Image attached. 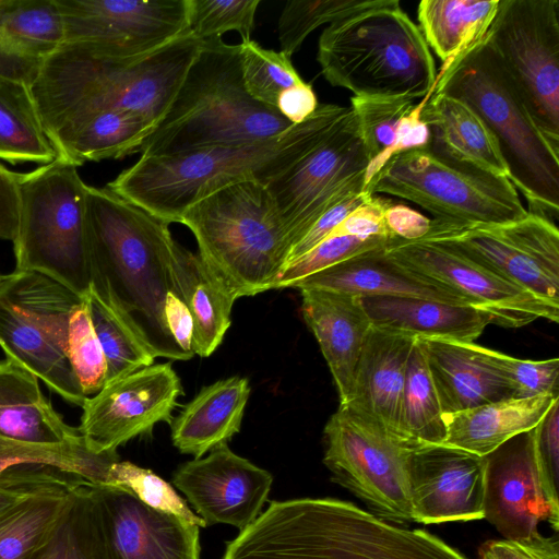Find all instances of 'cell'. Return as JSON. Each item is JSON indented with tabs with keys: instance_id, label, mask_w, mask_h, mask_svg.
<instances>
[{
	"instance_id": "6da1fadb",
	"label": "cell",
	"mask_w": 559,
	"mask_h": 559,
	"mask_svg": "<svg viewBox=\"0 0 559 559\" xmlns=\"http://www.w3.org/2000/svg\"><path fill=\"white\" fill-rule=\"evenodd\" d=\"M203 40L189 31L141 57L117 58L62 43L31 85L44 129L57 151L91 116L128 111L153 128L171 104Z\"/></svg>"
},
{
	"instance_id": "7a4b0ae2",
	"label": "cell",
	"mask_w": 559,
	"mask_h": 559,
	"mask_svg": "<svg viewBox=\"0 0 559 559\" xmlns=\"http://www.w3.org/2000/svg\"><path fill=\"white\" fill-rule=\"evenodd\" d=\"M86 212L93 287L155 358L190 359L165 320L166 297L175 294L169 223L107 187H87Z\"/></svg>"
},
{
	"instance_id": "3957f363",
	"label": "cell",
	"mask_w": 559,
	"mask_h": 559,
	"mask_svg": "<svg viewBox=\"0 0 559 559\" xmlns=\"http://www.w3.org/2000/svg\"><path fill=\"white\" fill-rule=\"evenodd\" d=\"M222 559H467L439 537L335 498L272 501Z\"/></svg>"
},
{
	"instance_id": "277c9868",
	"label": "cell",
	"mask_w": 559,
	"mask_h": 559,
	"mask_svg": "<svg viewBox=\"0 0 559 559\" xmlns=\"http://www.w3.org/2000/svg\"><path fill=\"white\" fill-rule=\"evenodd\" d=\"M345 106L319 104L305 121L265 141L140 156L107 188L167 223L203 198L234 183L266 185L300 159L333 126Z\"/></svg>"
},
{
	"instance_id": "5b68a950",
	"label": "cell",
	"mask_w": 559,
	"mask_h": 559,
	"mask_svg": "<svg viewBox=\"0 0 559 559\" xmlns=\"http://www.w3.org/2000/svg\"><path fill=\"white\" fill-rule=\"evenodd\" d=\"M277 109L247 91L240 46L203 40L166 114L143 141L141 156H167L276 138L292 128Z\"/></svg>"
},
{
	"instance_id": "8992f818",
	"label": "cell",
	"mask_w": 559,
	"mask_h": 559,
	"mask_svg": "<svg viewBox=\"0 0 559 559\" xmlns=\"http://www.w3.org/2000/svg\"><path fill=\"white\" fill-rule=\"evenodd\" d=\"M432 93L464 102L483 119L498 141L510 181L527 201V212L555 223L559 146L535 123L485 36L437 72Z\"/></svg>"
},
{
	"instance_id": "52a82bcc",
	"label": "cell",
	"mask_w": 559,
	"mask_h": 559,
	"mask_svg": "<svg viewBox=\"0 0 559 559\" xmlns=\"http://www.w3.org/2000/svg\"><path fill=\"white\" fill-rule=\"evenodd\" d=\"M317 60L331 85L354 96L423 99L437 78L430 48L399 0L326 26Z\"/></svg>"
},
{
	"instance_id": "ba28073f",
	"label": "cell",
	"mask_w": 559,
	"mask_h": 559,
	"mask_svg": "<svg viewBox=\"0 0 559 559\" xmlns=\"http://www.w3.org/2000/svg\"><path fill=\"white\" fill-rule=\"evenodd\" d=\"M181 224L198 254L238 299L274 288L292 250L265 185L242 181L191 205Z\"/></svg>"
},
{
	"instance_id": "9c48e42d",
	"label": "cell",
	"mask_w": 559,
	"mask_h": 559,
	"mask_svg": "<svg viewBox=\"0 0 559 559\" xmlns=\"http://www.w3.org/2000/svg\"><path fill=\"white\" fill-rule=\"evenodd\" d=\"M78 166L60 157L17 174L16 271L45 274L84 298L92 282L86 192Z\"/></svg>"
},
{
	"instance_id": "30bf717a",
	"label": "cell",
	"mask_w": 559,
	"mask_h": 559,
	"mask_svg": "<svg viewBox=\"0 0 559 559\" xmlns=\"http://www.w3.org/2000/svg\"><path fill=\"white\" fill-rule=\"evenodd\" d=\"M82 300L63 284L33 271L14 270L4 275L0 288V347L7 358L81 407L86 396L68 356V331Z\"/></svg>"
},
{
	"instance_id": "8fae6325",
	"label": "cell",
	"mask_w": 559,
	"mask_h": 559,
	"mask_svg": "<svg viewBox=\"0 0 559 559\" xmlns=\"http://www.w3.org/2000/svg\"><path fill=\"white\" fill-rule=\"evenodd\" d=\"M364 191L415 203L433 218L499 225L527 215L508 177L451 162L426 146L391 157Z\"/></svg>"
},
{
	"instance_id": "7c38bea8",
	"label": "cell",
	"mask_w": 559,
	"mask_h": 559,
	"mask_svg": "<svg viewBox=\"0 0 559 559\" xmlns=\"http://www.w3.org/2000/svg\"><path fill=\"white\" fill-rule=\"evenodd\" d=\"M323 436V463L332 481L379 519L396 525L413 522L406 464L409 452L421 444L394 435L349 404H340Z\"/></svg>"
},
{
	"instance_id": "4fadbf2b",
	"label": "cell",
	"mask_w": 559,
	"mask_h": 559,
	"mask_svg": "<svg viewBox=\"0 0 559 559\" xmlns=\"http://www.w3.org/2000/svg\"><path fill=\"white\" fill-rule=\"evenodd\" d=\"M368 164L356 116L345 106L318 143L265 185L292 249L328 209L364 191Z\"/></svg>"
},
{
	"instance_id": "5bb4252c",
	"label": "cell",
	"mask_w": 559,
	"mask_h": 559,
	"mask_svg": "<svg viewBox=\"0 0 559 559\" xmlns=\"http://www.w3.org/2000/svg\"><path fill=\"white\" fill-rule=\"evenodd\" d=\"M485 38L535 123L559 146V0H499Z\"/></svg>"
},
{
	"instance_id": "9a60e30c",
	"label": "cell",
	"mask_w": 559,
	"mask_h": 559,
	"mask_svg": "<svg viewBox=\"0 0 559 559\" xmlns=\"http://www.w3.org/2000/svg\"><path fill=\"white\" fill-rule=\"evenodd\" d=\"M63 43L106 56L148 55L189 31L187 0H55Z\"/></svg>"
},
{
	"instance_id": "2e32d148",
	"label": "cell",
	"mask_w": 559,
	"mask_h": 559,
	"mask_svg": "<svg viewBox=\"0 0 559 559\" xmlns=\"http://www.w3.org/2000/svg\"><path fill=\"white\" fill-rule=\"evenodd\" d=\"M385 250L404 266L449 287L472 307L489 313L493 324L520 328L538 318L558 322L559 306L535 297L440 243L394 237Z\"/></svg>"
},
{
	"instance_id": "e0dca14e",
	"label": "cell",
	"mask_w": 559,
	"mask_h": 559,
	"mask_svg": "<svg viewBox=\"0 0 559 559\" xmlns=\"http://www.w3.org/2000/svg\"><path fill=\"white\" fill-rule=\"evenodd\" d=\"M182 394L173 366L153 364L86 397L79 432L94 452L117 451L135 437L151 435L160 421L170 425L177 399Z\"/></svg>"
},
{
	"instance_id": "ac0fdd59",
	"label": "cell",
	"mask_w": 559,
	"mask_h": 559,
	"mask_svg": "<svg viewBox=\"0 0 559 559\" xmlns=\"http://www.w3.org/2000/svg\"><path fill=\"white\" fill-rule=\"evenodd\" d=\"M173 483L206 526L228 524L242 531L259 516L273 476L225 443L203 459L180 465Z\"/></svg>"
},
{
	"instance_id": "d6986e66",
	"label": "cell",
	"mask_w": 559,
	"mask_h": 559,
	"mask_svg": "<svg viewBox=\"0 0 559 559\" xmlns=\"http://www.w3.org/2000/svg\"><path fill=\"white\" fill-rule=\"evenodd\" d=\"M406 471L413 522L484 518V456L445 444H424L409 452Z\"/></svg>"
},
{
	"instance_id": "ffe728a7",
	"label": "cell",
	"mask_w": 559,
	"mask_h": 559,
	"mask_svg": "<svg viewBox=\"0 0 559 559\" xmlns=\"http://www.w3.org/2000/svg\"><path fill=\"white\" fill-rule=\"evenodd\" d=\"M484 459V518L504 539L535 537L540 521L558 532L559 514L548 504L538 477L534 428L506 441Z\"/></svg>"
},
{
	"instance_id": "44dd1931",
	"label": "cell",
	"mask_w": 559,
	"mask_h": 559,
	"mask_svg": "<svg viewBox=\"0 0 559 559\" xmlns=\"http://www.w3.org/2000/svg\"><path fill=\"white\" fill-rule=\"evenodd\" d=\"M97 489L118 559H200L199 526L152 509L123 486Z\"/></svg>"
},
{
	"instance_id": "7402d4cb",
	"label": "cell",
	"mask_w": 559,
	"mask_h": 559,
	"mask_svg": "<svg viewBox=\"0 0 559 559\" xmlns=\"http://www.w3.org/2000/svg\"><path fill=\"white\" fill-rule=\"evenodd\" d=\"M119 461L117 451L94 452L83 438L59 445L0 438V485L33 488L109 485L112 467Z\"/></svg>"
},
{
	"instance_id": "603a6c76",
	"label": "cell",
	"mask_w": 559,
	"mask_h": 559,
	"mask_svg": "<svg viewBox=\"0 0 559 559\" xmlns=\"http://www.w3.org/2000/svg\"><path fill=\"white\" fill-rule=\"evenodd\" d=\"M507 224L431 218L428 233L419 240L440 243L535 297L559 306V284L551 282L519 248Z\"/></svg>"
},
{
	"instance_id": "cb8c5ba5",
	"label": "cell",
	"mask_w": 559,
	"mask_h": 559,
	"mask_svg": "<svg viewBox=\"0 0 559 559\" xmlns=\"http://www.w3.org/2000/svg\"><path fill=\"white\" fill-rule=\"evenodd\" d=\"M299 290L304 320L329 366L340 404H346L353 396L355 370L372 324L360 296L325 289Z\"/></svg>"
},
{
	"instance_id": "d4e9b609",
	"label": "cell",
	"mask_w": 559,
	"mask_h": 559,
	"mask_svg": "<svg viewBox=\"0 0 559 559\" xmlns=\"http://www.w3.org/2000/svg\"><path fill=\"white\" fill-rule=\"evenodd\" d=\"M385 247L355 255L299 280L292 287L343 292L360 297H406L471 306L449 287L401 264L386 252Z\"/></svg>"
},
{
	"instance_id": "484cf974",
	"label": "cell",
	"mask_w": 559,
	"mask_h": 559,
	"mask_svg": "<svg viewBox=\"0 0 559 559\" xmlns=\"http://www.w3.org/2000/svg\"><path fill=\"white\" fill-rule=\"evenodd\" d=\"M415 341L371 326L355 370L353 396L346 403L379 420L403 439L401 405L407 362Z\"/></svg>"
},
{
	"instance_id": "4316f807",
	"label": "cell",
	"mask_w": 559,
	"mask_h": 559,
	"mask_svg": "<svg viewBox=\"0 0 559 559\" xmlns=\"http://www.w3.org/2000/svg\"><path fill=\"white\" fill-rule=\"evenodd\" d=\"M63 43L55 0H0V79L31 87Z\"/></svg>"
},
{
	"instance_id": "83f0119b",
	"label": "cell",
	"mask_w": 559,
	"mask_h": 559,
	"mask_svg": "<svg viewBox=\"0 0 559 559\" xmlns=\"http://www.w3.org/2000/svg\"><path fill=\"white\" fill-rule=\"evenodd\" d=\"M360 301L372 326L415 340L474 343L493 324L489 313L471 306L392 296H365Z\"/></svg>"
},
{
	"instance_id": "f1b7e54d",
	"label": "cell",
	"mask_w": 559,
	"mask_h": 559,
	"mask_svg": "<svg viewBox=\"0 0 559 559\" xmlns=\"http://www.w3.org/2000/svg\"><path fill=\"white\" fill-rule=\"evenodd\" d=\"M417 341L425 353L443 415L514 399L510 384L484 361L471 343Z\"/></svg>"
},
{
	"instance_id": "f546056e",
	"label": "cell",
	"mask_w": 559,
	"mask_h": 559,
	"mask_svg": "<svg viewBox=\"0 0 559 559\" xmlns=\"http://www.w3.org/2000/svg\"><path fill=\"white\" fill-rule=\"evenodd\" d=\"M420 117L429 129L426 147L432 153L451 162L509 178L496 136L464 102L431 93Z\"/></svg>"
},
{
	"instance_id": "4dcf8cb0",
	"label": "cell",
	"mask_w": 559,
	"mask_h": 559,
	"mask_svg": "<svg viewBox=\"0 0 559 559\" xmlns=\"http://www.w3.org/2000/svg\"><path fill=\"white\" fill-rule=\"evenodd\" d=\"M0 438L38 445L82 439L55 411L38 379L8 358L0 360Z\"/></svg>"
},
{
	"instance_id": "1f68e13d",
	"label": "cell",
	"mask_w": 559,
	"mask_h": 559,
	"mask_svg": "<svg viewBox=\"0 0 559 559\" xmlns=\"http://www.w3.org/2000/svg\"><path fill=\"white\" fill-rule=\"evenodd\" d=\"M249 395V381L239 376L202 388L170 423L173 444L200 459L227 443L241 428Z\"/></svg>"
},
{
	"instance_id": "d6a6232c",
	"label": "cell",
	"mask_w": 559,
	"mask_h": 559,
	"mask_svg": "<svg viewBox=\"0 0 559 559\" xmlns=\"http://www.w3.org/2000/svg\"><path fill=\"white\" fill-rule=\"evenodd\" d=\"M559 393L509 399L453 414H444L442 444L485 456L511 438L537 426Z\"/></svg>"
},
{
	"instance_id": "836d02e7",
	"label": "cell",
	"mask_w": 559,
	"mask_h": 559,
	"mask_svg": "<svg viewBox=\"0 0 559 559\" xmlns=\"http://www.w3.org/2000/svg\"><path fill=\"white\" fill-rule=\"evenodd\" d=\"M171 272L175 295L193 320V353L209 357L221 345L231 324L234 294L214 275L198 253L176 240L173 247Z\"/></svg>"
},
{
	"instance_id": "e575fe53",
	"label": "cell",
	"mask_w": 559,
	"mask_h": 559,
	"mask_svg": "<svg viewBox=\"0 0 559 559\" xmlns=\"http://www.w3.org/2000/svg\"><path fill=\"white\" fill-rule=\"evenodd\" d=\"M29 559H118L97 485L87 483L71 489L55 526Z\"/></svg>"
},
{
	"instance_id": "d590c367",
	"label": "cell",
	"mask_w": 559,
	"mask_h": 559,
	"mask_svg": "<svg viewBox=\"0 0 559 559\" xmlns=\"http://www.w3.org/2000/svg\"><path fill=\"white\" fill-rule=\"evenodd\" d=\"M499 0H421L417 9L419 29L430 49L441 59L440 71L480 40L488 31Z\"/></svg>"
},
{
	"instance_id": "8d00e7d4",
	"label": "cell",
	"mask_w": 559,
	"mask_h": 559,
	"mask_svg": "<svg viewBox=\"0 0 559 559\" xmlns=\"http://www.w3.org/2000/svg\"><path fill=\"white\" fill-rule=\"evenodd\" d=\"M59 157L46 133L29 86L0 79V160L49 164Z\"/></svg>"
},
{
	"instance_id": "74e56055",
	"label": "cell",
	"mask_w": 559,
	"mask_h": 559,
	"mask_svg": "<svg viewBox=\"0 0 559 559\" xmlns=\"http://www.w3.org/2000/svg\"><path fill=\"white\" fill-rule=\"evenodd\" d=\"M153 129L145 119L132 112H98L86 119L64 141L58 154L75 166L86 162L122 158L139 153Z\"/></svg>"
},
{
	"instance_id": "f35d334b",
	"label": "cell",
	"mask_w": 559,
	"mask_h": 559,
	"mask_svg": "<svg viewBox=\"0 0 559 559\" xmlns=\"http://www.w3.org/2000/svg\"><path fill=\"white\" fill-rule=\"evenodd\" d=\"M72 488H43L2 512L0 559H29L51 532Z\"/></svg>"
},
{
	"instance_id": "ab89813d",
	"label": "cell",
	"mask_w": 559,
	"mask_h": 559,
	"mask_svg": "<svg viewBox=\"0 0 559 559\" xmlns=\"http://www.w3.org/2000/svg\"><path fill=\"white\" fill-rule=\"evenodd\" d=\"M84 299L106 359V384L154 364L150 348L93 285Z\"/></svg>"
},
{
	"instance_id": "60d3db41",
	"label": "cell",
	"mask_w": 559,
	"mask_h": 559,
	"mask_svg": "<svg viewBox=\"0 0 559 559\" xmlns=\"http://www.w3.org/2000/svg\"><path fill=\"white\" fill-rule=\"evenodd\" d=\"M402 436L417 444H442L447 430L425 353L416 340L408 358L401 405Z\"/></svg>"
},
{
	"instance_id": "b9f144b4",
	"label": "cell",
	"mask_w": 559,
	"mask_h": 559,
	"mask_svg": "<svg viewBox=\"0 0 559 559\" xmlns=\"http://www.w3.org/2000/svg\"><path fill=\"white\" fill-rule=\"evenodd\" d=\"M391 0H292L278 19L281 51L292 58L307 36L324 24L344 20L357 13L380 8Z\"/></svg>"
},
{
	"instance_id": "7bdbcfd3",
	"label": "cell",
	"mask_w": 559,
	"mask_h": 559,
	"mask_svg": "<svg viewBox=\"0 0 559 559\" xmlns=\"http://www.w3.org/2000/svg\"><path fill=\"white\" fill-rule=\"evenodd\" d=\"M239 46L243 82L255 100L276 109L281 94L304 82L284 52L265 49L251 38Z\"/></svg>"
},
{
	"instance_id": "ee69618b",
	"label": "cell",
	"mask_w": 559,
	"mask_h": 559,
	"mask_svg": "<svg viewBox=\"0 0 559 559\" xmlns=\"http://www.w3.org/2000/svg\"><path fill=\"white\" fill-rule=\"evenodd\" d=\"M350 102L369 163L394 144L402 119L416 106L406 97L353 96Z\"/></svg>"
},
{
	"instance_id": "f6af8a7d",
	"label": "cell",
	"mask_w": 559,
	"mask_h": 559,
	"mask_svg": "<svg viewBox=\"0 0 559 559\" xmlns=\"http://www.w3.org/2000/svg\"><path fill=\"white\" fill-rule=\"evenodd\" d=\"M68 356L84 395L99 392L106 384L107 366L84 298L70 318Z\"/></svg>"
},
{
	"instance_id": "bcb514c9",
	"label": "cell",
	"mask_w": 559,
	"mask_h": 559,
	"mask_svg": "<svg viewBox=\"0 0 559 559\" xmlns=\"http://www.w3.org/2000/svg\"><path fill=\"white\" fill-rule=\"evenodd\" d=\"M391 237L330 235L314 248L285 264L274 288L292 287L294 283L360 253L385 247Z\"/></svg>"
},
{
	"instance_id": "7dc6e473",
	"label": "cell",
	"mask_w": 559,
	"mask_h": 559,
	"mask_svg": "<svg viewBox=\"0 0 559 559\" xmlns=\"http://www.w3.org/2000/svg\"><path fill=\"white\" fill-rule=\"evenodd\" d=\"M260 0H187L189 32L199 39L222 37L229 31L250 39Z\"/></svg>"
},
{
	"instance_id": "c3c4849f",
	"label": "cell",
	"mask_w": 559,
	"mask_h": 559,
	"mask_svg": "<svg viewBox=\"0 0 559 559\" xmlns=\"http://www.w3.org/2000/svg\"><path fill=\"white\" fill-rule=\"evenodd\" d=\"M109 485L130 489L143 503L154 510L175 515L199 527L206 526L173 486L151 469L142 468L131 462L119 461L112 467Z\"/></svg>"
},
{
	"instance_id": "681fc988",
	"label": "cell",
	"mask_w": 559,
	"mask_h": 559,
	"mask_svg": "<svg viewBox=\"0 0 559 559\" xmlns=\"http://www.w3.org/2000/svg\"><path fill=\"white\" fill-rule=\"evenodd\" d=\"M484 361L512 388L514 399H527L542 393H559V359H519L471 343Z\"/></svg>"
},
{
	"instance_id": "f907efd6",
	"label": "cell",
	"mask_w": 559,
	"mask_h": 559,
	"mask_svg": "<svg viewBox=\"0 0 559 559\" xmlns=\"http://www.w3.org/2000/svg\"><path fill=\"white\" fill-rule=\"evenodd\" d=\"M534 452L544 496L559 514V399L534 428Z\"/></svg>"
},
{
	"instance_id": "816d5d0a",
	"label": "cell",
	"mask_w": 559,
	"mask_h": 559,
	"mask_svg": "<svg viewBox=\"0 0 559 559\" xmlns=\"http://www.w3.org/2000/svg\"><path fill=\"white\" fill-rule=\"evenodd\" d=\"M479 559H559V542L540 533L525 540L493 539L478 550Z\"/></svg>"
},
{
	"instance_id": "f5cc1de1",
	"label": "cell",
	"mask_w": 559,
	"mask_h": 559,
	"mask_svg": "<svg viewBox=\"0 0 559 559\" xmlns=\"http://www.w3.org/2000/svg\"><path fill=\"white\" fill-rule=\"evenodd\" d=\"M429 96L427 95L420 99L419 104H416L415 108L402 119L394 144L384 154L368 164L365 174V186L394 155L427 146L429 129L423 121L420 114Z\"/></svg>"
},
{
	"instance_id": "db71d44e",
	"label": "cell",
	"mask_w": 559,
	"mask_h": 559,
	"mask_svg": "<svg viewBox=\"0 0 559 559\" xmlns=\"http://www.w3.org/2000/svg\"><path fill=\"white\" fill-rule=\"evenodd\" d=\"M371 197L372 194L362 191L328 209L317 219L302 239L292 249L287 262L299 258L323 241L354 210L368 201Z\"/></svg>"
},
{
	"instance_id": "11a10c76",
	"label": "cell",
	"mask_w": 559,
	"mask_h": 559,
	"mask_svg": "<svg viewBox=\"0 0 559 559\" xmlns=\"http://www.w3.org/2000/svg\"><path fill=\"white\" fill-rule=\"evenodd\" d=\"M431 218L405 204L391 203L384 211V224L392 237L415 241L421 239L430 228Z\"/></svg>"
},
{
	"instance_id": "9f6ffc18",
	"label": "cell",
	"mask_w": 559,
	"mask_h": 559,
	"mask_svg": "<svg viewBox=\"0 0 559 559\" xmlns=\"http://www.w3.org/2000/svg\"><path fill=\"white\" fill-rule=\"evenodd\" d=\"M17 173L0 163V238L13 241L17 227Z\"/></svg>"
},
{
	"instance_id": "6f0895ef",
	"label": "cell",
	"mask_w": 559,
	"mask_h": 559,
	"mask_svg": "<svg viewBox=\"0 0 559 559\" xmlns=\"http://www.w3.org/2000/svg\"><path fill=\"white\" fill-rule=\"evenodd\" d=\"M318 106V98L311 84L304 81L281 94L276 109L292 124H298L310 117Z\"/></svg>"
},
{
	"instance_id": "680465c9",
	"label": "cell",
	"mask_w": 559,
	"mask_h": 559,
	"mask_svg": "<svg viewBox=\"0 0 559 559\" xmlns=\"http://www.w3.org/2000/svg\"><path fill=\"white\" fill-rule=\"evenodd\" d=\"M165 320L168 331L178 345L190 358L192 349L193 320L185 302L174 293H169L165 301Z\"/></svg>"
},
{
	"instance_id": "91938a15",
	"label": "cell",
	"mask_w": 559,
	"mask_h": 559,
	"mask_svg": "<svg viewBox=\"0 0 559 559\" xmlns=\"http://www.w3.org/2000/svg\"><path fill=\"white\" fill-rule=\"evenodd\" d=\"M52 487V486H49ZM43 488L0 485V514L19 502L24 497Z\"/></svg>"
},
{
	"instance_id": "94428289",
	"label": "cell",
	"mask_w": 559,
	"mask_h": 559,
	"mask_svg": "<svg viewBox=\"0 0 559 559\" xmlns=\"http://www.w3.org/2000/svg\"><path fill=\"white\" fill-rule=\"evenodd\" d=\"M3 280H4V275H2V274L0 273V288H1L2 284H3Z\"/></svg>"
}]
</instances>
